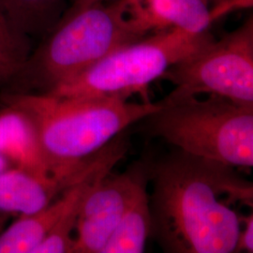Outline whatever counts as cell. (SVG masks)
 <instances>
[{
	"label": "cell",
	"mask_w": 253,
	"mask_h": 253,
	"mask_svg": "<svg viewBox=\"0 0 253 253\" xmlns=\"http://www.w3.org/2000/svg\"><path fill=\"white\" fill-rule=\"evenodd\" d=\"M205 1L208 3V5L209 7H214V6H216L217 4L221 3V2L224 1V0H205Z\"/></svg>",
	"instance_id": "d6986e66"
},
{
	"label": "cell",
	"mask_w": 253,
	"mask_h": 253,
	"mask_svg": "<svg viewBox=\"0 0 253 253\" xmlns=\"http://www.w3.org/2000/svg\"><path fill=\"white\" fill-rule=\"evenodd\" d=\"M31 51V40L12 27L0 8V85L18 73Z\"/></svg>",
	"instance_id": "5bb4252c"
},
{
	"label": "cell",
	"mask_w": 253,
	"mask_h": 253,
	"mask_svg": "<svg viewBox=\"0 0 253 253\" xmlns=\"http://www.w3.org/2000/svg\"><path fill=\"white\" fill-rule=\"evenodd\" d=\"M140 40L126 22L121 0L67 9L4 86V92L46 94L113 51Z\"/></svg>",
	"instance_id": "3957f363"
},
{
	"label": "cell",
	"mask_w": 253,
	"mask_h": 253,
	"mask_svg": "<svg viewBox=\"0 0 253 253\" xmlns=\"http://www.w3.org/2000/svg\"><path fill=\"white\" fill-rule=\"evenodd\" d=\"M116 0H72V6L68 10H79L96 4H106Z\"/></svg>",
	"instance_id": "e0dca14e"
},
{
	"label": "cell",
	"mask_w": 253,
	"mask_h": 253,
	"mask_svg": "<svg viewBox=\"0 0 253 253\" xmlns=\"http://www.w3.org/2000/svg\"><path fill=\"white\" fill-rule=\"evenodd\" d=\"M137 163L126 172L101 175L81 201L73 253H102L123 217L133 190Z\"/></svg>",
	"instance_id": "52a82bcc"
},
{
	"label": "cell",
	"mask_w": 253,
	"mask_h": 253,
	"mask_svg": "<svg viewBox=\"0 0 253 253\" xmlns=\"http://www.w3.org/2000/svg\"><path fill=\"white\" fill-rule=\"evenodd\" d=\"M3 103L33 118L52 176L73 185L97 163L99 153L124 129L163 106L119 98H57L48 94L6 93Z\"/></svg>",
	"instance_id": "7a4b0ae2"
},
{
	"label": "cell",
	"mask_w": 253,
	"mask_h": 253,
	"mask_svg": "<svg viewBox=\"0 0 253 253\" xmlns=\"http://www.w3.org/2000/svg\"><path fill=\"white\" fill-rule=\"evenodd\" d=\"M1 230H2V220H1V218H0V233L2 232Z\"/></svg>",
	"instance_id": "ffe728a7"
},
{
	"label": "cell",
	"mask_w": 253,
	"mask_h": 253,
	"mask_svg": "<svg viewBox=\"0 0 253 253\" xmlns=\"http://www.w3.org/2000/svg\"><path fill=\"white\" fill-rule=\"evenodd\" d=\"M214 40L209 31L193 34L168 30L123 46L70 81L46 94L57 98H119L127 100L160 79L173 64Z\"/></svg>",
	"instance_id": "5b68a950"
},
{
	"label": "cell",
	"mask_w": 253,
	"mask_h": 253,
	"mask_svg": "<svg viewBox=\"0 0 253 253\" xmlns=\"http://www.w3.org/2000/svg\"><path fill=\"white\" fill-rule=\"evenodd\" d=\"M10 167H12L11 164L0 154V172H3Z\"/></svg>",
	"instance_id": "ac0fdd59"
},
{
	"label": "cell",
	"mask_w": 253,
	"mask_h": 253,
	"mask_svg": "<svg viewBox=\"0 0 253 253\" xmlns=\"http://www.w3.org/2000/svg\"><path fill=\"white\" fill-rule=\"evenodd\" d=\"M84 195L67 208L33 253H73L74 244L73 235L75 232L79 207Z\"/></svg>",
	"instance_id": "9a60e30c"
},
{
	"label": "cell",
	"mask_w": 253,
	"mask_h": 253,
	"mask_svg": "<svg viewBox=\"0 0 253 253\" xmlns=\"http://www.w3.org/2000/svg\"><path fill=\"white\" fill-rule=\"evenodd\" d=\"M124 15L139 39L168 30L199 34L214 22L205 0H121Z\"/></svg>",
	"instance_id": "9c48e42d"
},
{
	"label": "cell",
	"mask_w": 253,
	"mask_h": 253,
	"mask_svg": "<svg viewBox=\"0 0 253 253\" xmlns=\"http://www.w3.org/2000/svg\"><path fill=\"white\" fill-rule=\"evenodd\" d=\"M65 0H0V8L23 36L43 38L65 12Z\"/></svg>",
	"instance_id": "4fadbf2b"
},
{
	"label": "cell",
	"mask_w": 253,
	"mask_h": 253,
	"mask_svg": "<svg viewBox=\"0 0 253 253\" xmlns=\"http://www.w3.org/2000/svg\"><path fill=\"white\" fill-rule=\"evenodd\" d=\"M72 185L17 167L0 172V211L29 215L46 208Z\"/></svg>",
	"instance_id": "8fae6325"
},
{
	"label": "cell",
	"mask_w": 253,
	"mask_h": 253,
	"mask_svg": "<svg viewBox=\"0 0 253 253\" xmlns=\"http://www.w3.org/2000/svg\"><path fill=\"white\" fill-rule=\"evenodd\" d=\"M147 160L137 162L133 190L117 230L102 253H142L151 235Z\"/></svg>",
	"instance_id": "7c38bea8"
},
{
	"label": "cell",
	"mask_w": 253,
	"mask_h": 253,
	"mask_svg": "<svg viewBox=\"0 0 253 253\" xmlns=\"http://www.w3.org/2000/svg\"><path fill=\"white\" fill-rule=\"evenodd\" d=\"M147 160L151 235L168 253H235L241 218L230 203L253 205V183L235 168L174 149Z\"/></svg>",
	"instance_id": "6da1fadb"
},
{
	"label": "cell",
	"mask_w": 253,
	"mask_h": 253,
	"mask_svg": "<svg viewBox=\"0 0 253 253\" xmlns=\"http://www.w3.org/2000/svg\"><path fill=\"white\" fill-rule=\"evenodd\" d=\"M121 159L122 155L118 151L109 152L81 179L64 190L59 198L38 212L20 215L17 220L0 233V253H34L67 208L82 197L94 181L111 172Z\"/></svg>",
	"instance_id": "ba28073f"
},
{
	"label": "cell",
	"mask_w": 253,
	"mask_h": 253,
	"mask_svg": "<svg viewBox=\"0 0 253 253\" xmlns=\"http://www.w3.org/2000/svg\"><path fill=\"white\" fill-rule=\"evenodd\" d=\"M161 79L174 85L165 97L167 100L209 94L253 107V17L219 41L213 40L173 64Z\"/></svg>",
	"instance_id": "8992f818"
},
{
	"label": "cell",
	"mask_w": 253,
	"mask_h": 253,
	"mask_svg": "<svg viewBox=\"0 0 253 253\" xmlns=\"http://www.w3.org/2000/svg\"><path fill=\"white\" fill-rule=\"evenodd\" d=\"M243 220V229H240V233L237 240V245L235 248V253L253 252V215H250L241 218Z\"/></svg>",
	"instance_id": "2e32d148"
},
{
	"label": "cell",
	"mask_w": 253,
	"mask_h": 253,
	"mask_svg": "<svg viewBox=\"0 0 253 253\" xmlns=\"http://www.w3.org/2000/svg\"><path fill=\"white\" fill-rule=\"evenodd\" d=\"M163 101L162 108L140 121L147 135L233 168L253 167V107L217 95Z\"/></svg>",
	"instance_id": "277c9868"
},
{
	"label": "cell",
	"mask_w": 253,
	"mask_h": 253,
	"mask_svg": "<svg viewBox=\"0 0 253 253\" xmlns=\"http://www.w3.org/2000/svg\"><path fill=\"white\" fill-rule=\"evenodd\" d=\"M4 104L5 108L0 110V154L12 167L54 178L47 166L33 118L23 109Z\"/></svg>",
	"instance_id": "30bf717a"
}]
</instances>
